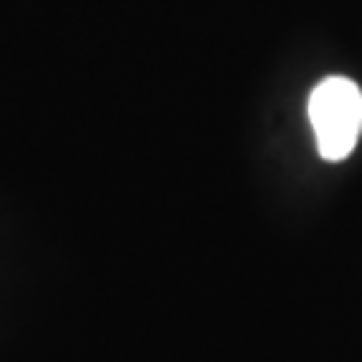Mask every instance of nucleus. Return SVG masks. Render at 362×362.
Returning a JSON list of instances; mask_svg holds the SVG:
<instances>
[{"label": "nucleus", "instance_id": "nucleus-1", "mask_svg": "<svg viewBox=\"0 0 362 362\" xmlns=\"http://www.w3.org/2000/svg\"><path fill=\"white\" fill-rule=\"evenodd\" d=\"M309 118L325 161H344L362 132V91L344 76L325 78L309 97Z\"/></svg>", "mask_w": 362, "mask_h": 362}]
</instances>
